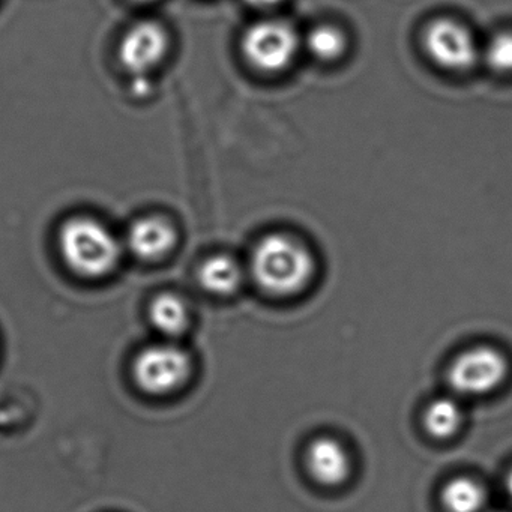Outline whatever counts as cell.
Returning <instances> with one entry per match:
<instances>
[{"label":"cell","mask_w":512,"mask_h":512,"mask_svg":"<svg viewBox=\"0 0 512 512\" xmlns=\"http://www.w3.org/2000/svg\"><path fill=\"white\" fill-rule=\"evenodd\" d=\"M176 244V230L160 217H145L131 224L127 245L142 260H158L167 256Z\"/></svg>","instance_id":"obj_8"},{"label":"cell","mask_w":512,"mask_h":512,"mask_svg":"<svg viewBox=\"0 0 512 512\" xmlns=\"http://www.w3.org/2000/svg\"><path fill=\"white\" fill-rule=\"evenodd\" d=\"M442 503L448 512H478L485 503V491L470 478H455L443 487Z\"/></svg>","instance_id":"obj_12"},{"label":"cell","mask_w":512,"mask_h":512,"mask_svg":"<svg viewBox=\"0 0 512 512\" xmlns=\"http://www.w3.org/2000/svg\"><path fill=\"white\" fill-rule=\"evenodd\" d=\"M149 319L164 337L176 338L190 326V308L181 296L161 293L151 302Z\"/></svg>","instance_id":"obj_11"},{"label":"cell","mask_w":512,"mask_h":512,"mask_svg":"<svg viewBox=\"0 0 512 512\" xmlns=\"http://www.w3.org/2000/svg\"><path fill=\"white\" fill-rule=\"evenodd\" d=\"M59 250L65 263L86 278L109 275L121 260L122 247L100 221L89 217L68 220L59 232Z\"/></svg>","instance_id":"obj_2"},{"label":"cell","mask_w":512,"mask_h":512,"mask_svg":"<svg viewBox=\"0 0 512 512\" xmlns=\"http://www.w3.org/2000/svg\"><path fill=\"white\" fill-rule=\"evenodd\" d=\"M506 488H508L509 496L512 499V470L509 472L508 478H506Z\"/></svg>","instance_id":"obj_17"},{"label":"cell","mask_w":512,"mask_h":512,"mask_svg":"<svg viewBox=\"0 0 512 512\" xmlns=\"http://www.w3.org/2000/svg\"><path fill=\"white\" fill-rule=\"evenodd\" d=\"M307 49L319 61H337L346 53V35L335 26H317L308 34Z\"/></svg>","instance_id":"obj_14"},{"label":"cell","mask_w":512,"mask_h":512,"mask_svg":"<svg viewBox=\"0 0 512 512\" xmlns=\"http://www.w3.org/2000/svg\"><path fill=\"white\" fill-rule=\"evenodd\" d=\"M508 365L502 353L491 347H475L458 355L448 371V383L461 395L493 391L505 379Z\"/></svg>","instance_id":"obj_6"},{"label":"cell","mask_w":512,"mask_h":512,"mask_svg":"<svg viewBox=\"0 0 512 512\" xmlns=\"http://www.w3.org/2000/svg\"><path fill=\"white\" fill-rule=\"evenodd\" d=\"M307 469L317 482L332 487L349 476V455L337 440L320 437L308 446Z\"/></svg>","instance_id":"obj_9"},{"label":"cell","mask_w":512,"mask_h":512,"mask_svg":"<svg viewBox=\"0 0 512 512\" xmlns=\"http://www.w3.org/2000/svg\"><path fill=\"white\" fill-rule=\"evenodd\" d=\"M193 361L190 353L176 343L145 347L133 362V377L146 394L169 395L190 379Z\"/></svg>","instance_id":"obj_3"},{"label":"cell","mask_w":512,"mask_h":512,"mask_svg":"<svg viewBox=\"0 0 512 512\" xmlns=\"http://www.w3.org/2000/svg\"><path fill=\"white\" fill-rule=\"evenodd\" d=\"M248 5L254 8H272L277 7L278 4H281L283 0H245Z\"/></svg>","instance_id":"obj_16"},{"label":"cell","mask_w":512,"mask_h":512,"mask_svg":"<svg viewBox=\"0 0 512 512\" xmlns=\"http://www.w3.org/2000/svg\"><path fill=\"white\" fill-rule=\"evenodd\" d=\"M422 46L428 58L446 71L463 73L478 61V44L470 29L457 20H433L422 34Z\"/></svg>","instance_id":"obj_5"},{"label":"cell","mask_w":512,"mask_h":512,"mask_svg":"<svg viewBox=\"0 0 512 512\" xmlns=\"http://www.w3.org/2000/svg\"><path fill=\"white\" fill-rule=\"evenodd\" d=\"M485 64L499 74H512V31L497 32L482 52Z\"/></svg>","instance_id":"obj_15"},{"label":"cell","mask_w":512,"mask_h":512,"mask_svg":"<svg viewBox=\"0 0 512 512\" xmlns=\"http://www.w3.org/2000/svg\"><path fill=\"white\" fill-rule=\"evenodd\" d=\"M461 409L451 398H439L428 406L424 416L425 428L431 436L446 439L455 434L461 424Z\"/></svg>","instance_id":"obj_13"},{"label":"cell","mask_w":512,"mask_h":512,"mask_svg":"<svg viewBox=\"0 0 512 512\" xmlns=\"http://www.w3.org/2000/svg\"><path fill=\"white\" fill-rule=\"evenodd\" d=\"M136 2H143L145 4V2H152V0H136Z\"/></svg>","instance_id":"obj_18"},{"label":"cell","mask_w":512,"mask_h":512,"mask_svg":"<svg viewBox=\"0 0 512 512\" xmlns=\"http://www.w3.org/2000/svg\"><path fill=\"white\" fill-rule=\"evenodd\" d=\"M314 269L311 251L283 233L260 239L251 256V274L257 286L277 298L302 292L310 284Z\"/></svg>","instance_id":"obj_1"},{"label":"cell","mask_w":512,"mask_h":512,"mask_svg":"<svg viewBox=\"0 0 512 512\" xmlns=\"http://www.w3.org/2000/svg\"><path fill=\"white\" fill-rule=\"evenodd\" d=\"M167 49V32L157 23L143 22L133 26L122 38L119 59L130 73L145 76L163 61Z\"/></svg>","instance_id":"obj_7"},{"label":"cell","mask_w":512,"mask_h":512,"mask_svg":"<svg viewBox=\"0 0 512 512\" xmlns=\"http://www.w3.org/2000/svg\"><path fill=\"white\" fill-rule=\"evenodd\" d=\"M199 283L215 296H230L242 284V269L233 257L217 254L209 257L199 269Z\"/></svg>","instance_id":"obj_10"},{"label":"cell","mask_w":512,"mask_h":512,"mask_svg":"<svg viewBox=\"0 0 512 512\" xmlns=\"http://www.w3.org/2000/svg\"><path fill=\"white\" fill-rule=\"evenodd\" d=\"M295 29L280 20L256 23L245 32L242 52L257 70L278 73L289 67L298 52Z\"/></svg>","instance_id":"obj_4"}]
</instances>
